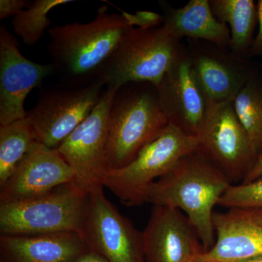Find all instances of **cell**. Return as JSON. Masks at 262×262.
I'll return each mask as SVG.
<instances>
[{
  "instance_id": "cell-1",
  "label": "cell",
  "mask_w": 262,
  "mask_h": 262,
  "mask_svg": "<svg viewBox=\"0 0 262 262\" xmlns=\"http://www.w3.org/2000/svg\"><path fill=\"white\" fill-rule=\"evenodd\" d=\"M232 184L220 169L196 150L153 184L146 203L184 213L196 229L206 252L215 244L213 209Z\"/></svg>"
},
{
  "instance_id": "cell-2",
  "label": "cell",
  "mask_w": 262,
  "mask_h": 262,
  "mask_svg": "<svg viewBox=\"0 0 262 262\" xmlns=\"http://www.w3.org/2000/svg\"><path fill=\"white\" fill-rule=\"evenodd\" d=\"M131 28L122 14L108 13L106 6L101 7L89 23L52 27L47 51L54 72L63 81L97 80L101 67Z\"/></svg>"
},
{
  "instance_id": "cell-3",
  "label": "cell",
  "mask_w": 262,
  "mask_h": 262,
  "mask_svg": "<svg viewBox=\"0 0 262 262\" xmlns=\"http://www.w3.org/2000/svg\"><path fill=\"white\" fill-rule=\"evenodd\" d=\"M168 125L158 88L131 82L117 90L110 114L106 160L108 170L123 168Z\"/></svg>"
},
{
  "instance_id": "cell-4",
  "label": "cell",
  "mask_w": 262,
  "mask_h": 262,
  "mask_svg": "<svg viewBox=\"0 0 262 262\" xmlns=\"http://www.w3.org/2000/svg\"><path fill=\"white\" fill-rule=\"evenodd\" d=\"M90 193L75 182L24 201L0 202L1 235L81 234Z\"/></svg>"
},
{
  "instance_id": "cell-5",
  "label": "cell",
  "mask_w": 262,
  "mask_h": 262,
  "mask_svg": "<svg viewBox=\"0 0 262 262\" xmlns=\"http://www.w3.org/2000/svg\"><path fill=\"white\" fill-rule=\"evenodd\" d=\"M182 40L158 28H131L101 67L98 79L106 88L118 90L131 82L158 87L182 48Z\"/></svg>"
},
{
  "instance_id": "cell-6",
  "label": "cell",
  "mask_w": 262,
  "mask_h": 262,
  "mask_svg": "<svg viewBox=\"0 0 262 262\" xmlns=\"http://www.w3.org/2000/svg\"><path fill=\"white\" fill-rule=\"evenodd\" d=\"M198 148V138L168 124L139 151L132 162L123 168L108 170L103 187L114 193L122 204L141 206L146 203L147 193L153 184Z\"/></svg>"
},
{
  "instance_id": "cell-7",
  "label": "cell",
  "mask_w": 262,
  "mask_h": 262,
  "mask_svg": "<svg viewBox=\"0 0 262 262\" xmlns=\"http://www.w3.org/2000/svg\"><path fill=\"white\" fill-rule=\"evenodd\" d=\"M105 90L99 79L85 82L62 80L42 88L37 103L27 114L37 142L58 149L92 113Z\"/></svg>"
},
{
  "instance_id": "cell-8",
  "label": "cell",
  "mask_w": 262,
  "mask_h": 262,
  "mask_svg": "<svg viewBox=\"0 0 262 262\" xmlns=\"http://www.w3.org/2000/svg\"><path fill=\"white\" fill-rule=\"evenodd\" d=\"M198 139V151L232 184L244 182L258 158L231 101H208L206 119Z\"/></svg>"
},
{
  "instance_id": "cell-9",
  "label": "cell",
  "mask_w": 262,
  "mask_h": 262,
  "mask_svg": "<svg viewBox=\"0 0 262 262\" xmlns=\"http://www.w3.org/2000/svg\"><path fill=\"white\" fill-rule=\"evenodd\" d=\"M117 91L106 88L92 113L57 149L73 171L74 182L89 193L104 187L110 110Z\"/></svg>"
},
{
  "instance_id": "cell-10",
  "label": "cell",
  "mask_w": 262,
  "mask_h": 262,
  "mask_svg": "<svg viewBox=\"0 0 262 262\" xmlns=\"http://www.w3.org/2000/svg\"><path fill=\"white\" fill-rule=\"evenodd\" d=\"M103 188L90 193L81 232L88 249L107 262H146L142 232L117 211Z\"/></svg>"
},
{
  "instance_id": "cell-11",
  "label": "cell",
  "mask_w": 262,
  "mask_h": 262,
  "mask_svg": "<svg viewBox=\"0 0 262 262\" xmlns=\"http://www.w3.org/2000/svg\"><path fill=\"white\" fill-rule=\"evenodd\" d=\"M160 107L168 124L198 138L205 119L208 101L193 69L187 46L182 44L178 56L158 87Z\"/></svg>"
},
{
  "instance_id": "cell-12",
  "label": "cell",
  "mask_w": 262,
  "mask_h": 262,
  "mask_svg": "<svg viewBox=\"0 0 262 262\" xmlns=\"http://www.w3.org/2000/svg\"><path fill=\"white\" fill-rule=\"evenodd\" d=\"M188 53L207 101L233 102L241 89L258 70L228 48L187 39Z\"/></svg>"
},
{
  "instance_id": "cell-13",
  "label": "cell",
  "mask_w": 262,
  "mask_h": 262,
  "mask_svg": "<svg viewBox=\"0 0 262 262\" xmlns=\"http://www.w3.org/2000/svg\"><path fill=\"white\" fill-rule=\"evenodd\" d=\"M54 72L53 66L39 64L21 54L18 42L0 27V125L27 117L24 102L29 93Z\"/></svg>"
},
{
  "instance_id": "cell-14",
  "label": "cell",
  "mask_w": 262,
  "mask_h": 262,
  "mask_svg": "<svg viewBox=\"0 0 262 262\" xmlns=\"http://www.w3.org/2000/svg\"><path fill=\"white\" fill-rule=\"evenodd\" d=\"M142 234L146 262H194L204 253L196 229L176 208L153 206Z\"/></svg>"
},
{
  "instance_id": "cell-15",
  "label": "cell",
  "mask_w": 262,
  "mask_h": 262,
  "mask_svg": "<svg viewBox=\"0 0 262 262\" xmlns=\"http://www.w3.org/2000/svg\"><path fill=\"white\" fill-rule=\"evenodd\" d=\"M215 241L194 262H234L262 255V208H229L213 215Z\"/></svg>"
},
{
  "instance_id": "cell-16",
  "label": "cell",
  "mask_w": 262,
  "mask_h": 262,
  "mask_svg": "<svg viewBox=\"0 0 262 262\" xmlns=\"http://www.w3.org/2000/svg\"><path fill=\"white\" fill-rule=\"evenodd\" d=\"M74 181L73 171L58 150L36 142L0 189V202L31 199Z\"/></svg>"
},
{
  "instance_id": "cell-17",
  "label": "cell",
  "mask_w": 262,
  "mask_h": 262,
  "mask_svg": "<svg viewBox=\"0 0 262 262\" xmlns=\"http://www.w3.org/2000/svg\"><path fill=\"white\" fill-rule=\"evenodd\" d=\"M88 251L77 232L0 237V262H72Z\"/></svg>"
},
{
  "instance_id": "cell-18",
  "label": "cell",
  "mask_w": 262,
  "mask_h": 262,
  "mask_svg": "<svg viewBox=\"0 0 262 262\" xmlns=\"http://www.w3.org/2000/svg\"><path fill=\"white\" fill-rule=\"evenodd\" d=\"M163 11V27L177 39L201 40L229 48L228 27L213 15L209 0H190L182 8H174L160 2Z\"/></svg>"
},
{
  "instance_id": "cell-19",
  "label": "cell",
  "mask_w": 262,
  "mask_h": 262,
  "mask_svg": "<svg viewBox=\"0 0 262 262\" xmlns=\"http://www.w3.org/2000/svg\"><path fill=\"white\" fill-rule=\"evenodd\" d=\"M215 18L228 27L229 49L248 58L258 24L257 5L253 0H209Z\"/></svg>"
},
{
  "instance_id": "cell-20",
  "label": "cell",
  "mask_w": 262,
  "mask_h": 262,
  "mask_svg": "<svg viewBox=\"0 0 262 262\" xmlns=\"http://www.w3.org/2000/svg\"><path fill=\"white\" fill-rule=\"evenodd\" d=\"M36 142L35 134L27 117L0 125V189Z\"/></svg>"
},
{
  "instance_id": "cell-21",
  "label": "cell",
  "mask_w": 262,
  "mask_h": 262,
  "mask_svg": "<svg viewBox=\"0 0 262 262\" xmlns=\"http://www.w3.org/2000/svg\"><path fill=\"white\" fill-rule=\"evenodd\" d=\"M234 111L258 157L262 154V73L257 71L233 101Z\"/></svg>"
},
{
  "instance_id": "cell-22",
  "label": "cell",
  "mask_w": 262,
  "mask_h": 262,
  "mask_svg": "<svg viewBox=\"0 0 262 262\" xmlns=\"http://www.w3.org/2000/svg\"><path fill=\"white\" fill-rule=\"evenodd\" d=\"M72 0H36L26 10H21L12 20L15 34L24 44L34 46L42 38L51 25L48 15L52 10L61 5L72 3Z\"/></svg>"
},
{
  "instance_id": "cell-23",
  "label": "cell",
  "mask_w": 262,
  "mask_h": 262,
  "mask_svg": "<svg viewBox=\"0 0 262 262\" xmlns=\"http://www.w3.org/2000/svg\"><path fill=\"white\" fill-rule=\"evenodd\" d=\"M218 206L227 209L262 208V177L251 182L232 184L221 198Z\"/></svg>"
},
{
  "instance_id": "cell-24",
  "label": "cell",
  "mask_w": 262,
  "mask_h": 262,
  "mask_svg": "<svg viewBox=\"0 0 262 262\" xmlns=\"http://www.w3.org/2000/svg\"><path fill=\"white\" fill-rule=\"evenodd\" d=\"M120 10L129 25L134 28L136 27L138 29H151L163 26V15L160 13L147 10H138L134 14H131L123 10Z\"/></svg>"
},
{
  "instance_id": "cell-25",
  "label": "cell",
  "mask_w": 262,
  "mask_h": 262,
  "mask_svg": "<svg viewBox=\"0 0 262 262\" xmlns=\"http://www.w3.org/2000/svg\"><path fill=\"white\" fill-rule=\"evenodd\" d=\"M32 3L27 0H1L0 1V19L15 17L21 10L28 8Z\"/></svg>"
},
{
  "instance_id": "cell-26",
  "label": "cell",
  "mask_w": 262,
  "mask_h": 262,
  "mask_svg": "<svg viewBox=\"0 0 262 262\" xmlns=\"http://www.w3.org/2000/svg\"><path fill=\"white\" fill-rule=\"evenodd\" d=\"M256 5L258 13V31L248 53V57H262V0H258Z\"/></svg>"
},
{
  "instance_id": "cell-27",
  "label": "cell",
  "mask_w": 262,
  "mask_h": 262,
  "mask_svg": "<svg viewBox=\"0 0 262 262\" xmlns=\"http://www.w3.org/2000/svg\"><path fill=\"white\" fill-rule=\"evenodd\" d=\"M262 177V154L258 157L254 166L241 184L253 182Z\"/></svg>"
},
{
  "instance_id": "cell-28",
  "label": "cell",
  "mask_w": 262,
  "mask_h": 262,
  "mask_svg": "<svg viewBox=\"0 0 262 262\" xmlns=\"http://www.w3.org/2000/svg\"><path fill=\"white\" fill-rule=\"evenodd\" d=\"M72 262H107L97 253L88 251Z\"/></svg>"
},
{
  "instance_id": "cell-29",
  "label": "cell",
  "mask_w": 262,
  "mask_h": 262,
  "mask_svg": "<svg viewBox=\"0 0 262 262\" xmlns=\"http://www.w3.org/2000/svg\"><path fill=\"white\" fill-rule=\"evenodd\" d=\"M234 262H262L261 256H253V257L244 258Z\"/></svg>"
}]
</instances>
